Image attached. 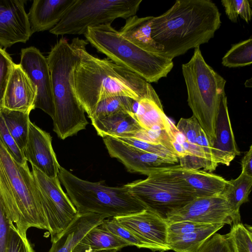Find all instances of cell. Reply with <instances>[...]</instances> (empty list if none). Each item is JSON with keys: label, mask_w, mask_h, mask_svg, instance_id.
<instances>
[{"label": "cell", "mask_w": 252, "mask_h": 252, "mask_svg": "<svg viewBox=\"0 0 252 252\" xmlns=\"http://www.w3.org/2000/svg\"><path fill=\"white\" fill-rule=\"evenodd\" d=\"M221 22L218 7L210 0H178L163 14L153 17L151 35L163 48L161 56L173 60L207 43Z\"/></svg>", "instance_id": "1"}, {"label": "cell", "mask_w": 252, "mask_h": 252, "mask_svg": "<svg viewBox=\"0 0 252 252\" xmlns=\"http://www.w3.org/2000/svg\"><path fill=\"white\" fill-rule=\"evenodd\" d=\"M84 40L80 60L74 73L77 99L89 117L100 101L114 96L133 100L149 98L161 103L151 84L126 68L108 58L100 59L86 50Z\"/></svg>", "instance_id": "2"}, {"label": "cell", "mask_w": 252, "mask_h": 252, "mask_svg": "<svg viewBox=\"0 0 252 252\" xmlns=\"http://www.w3.org/2000/svg\"><path fill=\"white\" fill-rule=\"evenodd\" d=\"M84 40L74 38L69 43L61 38L47 58L55 107L53 130L62 140L85 129L88 122L75 91L74 73L80 60Z\"/></svg>", "instance_id": "3"}, {"label": "cell", "mask_w": 252, "mask_h": 252, "mask_svg": "<svg viewBox=\"0 0 252 252\" xmlns=\"http://www.w3.org/2000/svg\"><path fill=\"white\" fill-rule=\"evenodd\" d=\"M0 197L11 220L27 237L30 227L48 231L36 185L28 163L21 164L0 140Z\"/></svg>", "instance_id": "4"}, {"label": "cell", "mask_w": 252, "mask_h": 252, "mask_svg": "<svg viewBox=\"0 0 252 252\" xmlns=\"http://www.w3.org/2000/svg\"><path fill=\"white\" fill-rule=\"evenodd\" d=\"M58 177L78 215L96 214L105 219L126 216L147 209L126 185L109 187L101 182L81 179L61 166Z\"/></svg>", "instance_id": "5"}, {"label": "cell", "mask_w": 252, "mask_h": 252, "mask_svg": "<svg viewBox=\"0 0 252 252\" xmlns=\"http://www.w3.org/2000/svg\"><path fill=\"white\" fill-rule=\"evenodd\" d=\"M98 51L149 83H157L172 69L173 61L147 52L123 36L111 24L90 27L84 34Z\"/></svg>", "instance_id": "6"}, {"label": "cell", "mask_w": 252, "mask_h": 252, "mask_svg": "<svg viewBox=\"0 0 252 252\" xmlns=\"http://www.w3.org/2000/svg\"><path fill=\"white\" fill-rule=\"evenodd\" d=\"M182 69L187 89L188 104L212 146L226 80L206 63L200 47L194 48L191 58L182 64Z\"/></svg>", "instance_id": "7"}, {"label": "cell", "mask_w": 252, "mask_h": 252, "mask_svg": "<svg viewBox=\"0 0 252 252\" xmlns=\"http://www.w3.org/2000/svg\"><path fill=\"white\" fill-rule=\"evenodd\" d=\"M170 166L157 168L145 179L126 184L147 209L165 220L196 197L194 190Z\"/></svg>", "instance_id": "8"}, {"label": "cell", "mask_w": 252, "mask_h": 252, "mask_svg": "<svg viewBox=\"0 0 252 252\" xmlns=\"http://www.w3.org/2000/svg\"><path fill=\"white\" fill-rule=\"evenodd\" d=\"M142 0H75L49 32L55 35L84 34L90 27L136 15Z\"/></svg>", "instance_id": "9"}, {"label": "cell", "mask_w": 252, "mask_h": 252, "mask_svg": "<svg viewBox=\"0 0 252 252\" xmlns=\"http://www.w3.org/2000/svg\"><path fill=\"white\" fill-rule=\"evenodd\" d=\"M32 173L52 242L57 240L77 216L58 178L47 177L34 166Z\"/></svg>", "instance_id": "10"}, {"label": "cell", "mask_w": 252, "mask_h": 252, "mask_svg": "<svg viewBox=\"0 0 252 252\" xmlns=\"http://www.w3.org/2000/svg\"><path fill=\"white\" fill-rule=\"evenodd\" d=\"M189 220L204 224H233L240 222L241 217L232 210L221 195L196 197L183 207L169 214L167 223Z\"/></svg>", "instance_id": "11"}, {"label": "cell", "mask_w": 252, "mask_h": 252, "mask_svg": "<svg viewBox=\"0 0 252 252\" xmlns=\"http://www.w3.org/2000/svg\"><path fill=\"white\" fill-rule=\"evenodd\" d=\"M176 126L186 139L185 150L187 157L179 159V165L188 169L215 170L218 164L214 159L211 145L195 117L182 118Z\"/></svg>", "instance_id": "12"}, {"label": "cell", "mask_w": 252, "mask_h": 252, "mask_svg": "<svg viewBox=\"0 0 252 252\" xmlns=\"http://www.w3.org/2000/svg\"><path fill=\"white\" fill-rule=\"evenodd\" d=\"M19 64L37 89L34 109H41L53 119L55 107L47 58L37 48L31 46L21 50Z\"/></svg>", "instance_id": "13"}, {"label": "cell", "mask_w": 252, "mask_h": 252, "mask_svg": "<svg viewBox=\"0 0 252 252\" xmlns=\"http://www.w3.org/2000/svg\"><path fill=\"white\" fill-rule=\"evenodd\" d=\"M102 138L110 157L122 162L128 172L148 176L157 168L176 165L173 160L146 152L116 138Z\"/></svg>", "instance_id": "14"}, {"label": "cell", "mask_w": 252, "mask_h": 252, "mask_svg": "<svg viewBox=\"0 0 252 252\" xmlns=\"http://www.w3.org/2000/svg\"><path fill=\"white\" fill-rule=\"evenodd\" d=\"M115 218L121 225L151 246L155 251L170 250L167 244V223L154 212L145 209Z\"/></svg>", "instance_id": "15"}, {"label": "cell", "mask_w": 252, "mask_h": 252, "mask_svg": "<svg viewBox=\"0 0 252 252\" xmlns=\"http://www.w3.org/2000/svg\"><path fill=\"white\" fill-rule=\"evenodd\" d=\"M23 0H0V45L26 43L32 34Z\"/></svg>", "instance_id": "16"}, {"label": "cell", "mask_w": 252, "mask_h": 252, "mask_svg": "<svg viewBox=\"0 0 252 252\" xmlns=\"http://www.w3.org/2000/svg\"><path fill=\"white\" fill-rule=\"evenodd\" d=\"M24 157L32 166H34L47 177H58L60 168L52 145L50 134L31 121L29 123L28 141L23 151Z\"/></svg>", "instance_id": "17"}, {"label": "cell", "mask_w": 252, "mask_h": 252, "mask_svg": "<svg viewBox=\"0 0 252 252\" xmlns=\"http://www.w3.org/2000/svg\"><path fill=\"white\" fill-rule=\"evenodd\" d=\"M212 151L216 162L229 166L240 154L233 134L229 118L227 97L224 93L221 97L215 126V138Z\"/></svg>", "instance_id": "18"}, {"label": "cell", "mask_w": 252, "mask_h": 252, "mask_svg": "<svg viewBox=\"0 0 252 252\" xmlns=\"http://www.w3.org/2000/svg\"><path fill=\"white\" fill-rule=\"evenodd\" d=\"M37 89L20 64H15L5 90L2 107L31 112L34 109Z\"/></svg>", "instance_id": "19"}, {"label": "cell", "mask_w": 252, "mask_h": 252, "mask_svg": "<svg viewBox=\"0 0 252 252\" xmlns=\"http://www.w3.org/2000/svg\"><path fill=\"white\" fill-rule=\"evenodd\" d=\"M75 1V0H34L27 14L32 34L53 28Z\"/></svg>", "instance_id": "20"}, {"label": "cell", "mask_w": 252, "mask_h": 252, "mask_svg": "<svg viewBox=\"0 0 252 252\" xmlns=\"http://www.w3.org/2000/svg\"><path fill=\"white\" fill-rule=\"evenodd\" d=\"M170 167L194 190L196 197L220 195L227 183L223 177L203 170L185 168L179 165Z\"/></svg>", "instance_id": "21"}, {"label": "cell", "mask_w": 252, "mask_h": 252, "mask_svg": "<svg viewBox=\"0 0 252 252\" xmlns=\"http://www.w3.org/2000/svg\"><path fill=\"white\" fill-rule=\"evenodd\" d=\"M104 220L96 214L77 215L60 237L52 242L49 252H71L91 229Z\"/></svg>", "instance_id": "22"}, {"label": "cell", "mask_w": 252, "mask_h": 252, "mask_svg": "<svg viewBox=\"0 0 252 252\" xmlns=\"http://www.w3.org/2000/svg\"><path fill=\"white\" fill-rule=\"evenodd\" d=\"M153 17L131 16L126 19L125 24L119 32L125 38L142 49L161 56L163 48L155 42L151 35Z\"/></svg>", "instance_id": "23"}, {"label": "cell", "mask_w": 252, "mask_h": 252, "mask_svg": "<svg viewBox=\"0 0 252 252\" xmlns=\"http://www.w3.org/2000/svg\"><path fill=\"white\" fill-rule=\"evenodd\" d=\"M97 134L103 137H127L139 130L133 113H121L91 120Z\"/></svg>", "instance_id": "24"}, {"label": "cell", "mask_w": 252, "mask_h": 252, "mask_svg": "<svg viewBox=\"0 0 252 252\" xmlns=\"http://www.w3.org/2000/svg\"><path fill=\"white\" fill-rule=\"evenodd\" d=\"M133 117L139 125L148 130H166L170 120L166 117L161 103H158L149 98L133 101Z\"/></svg>", "instance_id": "25"}, {"label": "cell", "mask_w": 252, "mask_h": 252, "mask_svg": "<svg viewBox=\"0 0 252 252\" xmlns=\"http://www.w3.org/2000/svg\"><path fill=\"white\" fill-rule=\"evenodd\" d=\"M225 224H213L204 229L181 235H167L169 250L175 252H196L203 244Z\"/></svg>", "instance_id": "26"}, {"label": "cell", "mask_w": 252, "mask_h": 252, "mask_svg": "<svg viewBox=\"0 0 252 252\" xmlns=\"http://www.w3.org/2000/svg\"><path fill=\"white\" fill-rule=\"evenodd\" d=\"M79 243L89 247L92 252L104 250L117 252L129 244L106 228L102 223L91 229Z\"/></svg>", "instance_id": "27"}, {"label": "cell", "mask_w": 252, "mask_h": 252, "mask_svg": "<svg viewBox=\"0 0 252 252\" xmlns=\"http://www.w3.org/2000/svg\"><path fill=\"white\" fill-rule=\"evenodd\" d=\"M5 125L19 148L23 152L28 141L30 112L0 108Z\"/></svg>", "instance_id": "28"}, {"label": "cell", "mask_w": 252, "mask_h": 252, "mask_svg": "<svg viewBox=\"0 0 252 252\" xmlns=\"http://www.w3.org/2000/svg\"><path fill=\"white\" fill-rule=\"evenodd\" d=\"M252 186V177L241 173L235 179L227 181L221 195L238 216H240L241 206L249 201Z\"/></svg>", "instance_id": "29"}, {"label": "cell", "mask_w": 252, "mask_h": 252, "mask_svg": "<svg viewBox=\"0 0 252 252\" xmlns=\"http://www.w3.org/2000/svg\"><path fill=\"white\" fill-rule=\"evenodd\" d=\"M133 101L129 97L121 95L105 98L98 103L89 118L92 120L118 113H132Z\"/></svg>", "instance_id": "30"}, {"label": "cell", "mask_w": 252, "mask_h": 252, "mask_svg": "<svg viewBox=\"0 0 252 252\" xmlns=\"http://www.w3.org/2000/svg\"><path fill=\"white\" fill-rule=\"evenodd\" d=\"M252 63V39L232 46L222 59V64L228 67H242Z\"/></svg>", "instance_id": "31"}, {"label": "cell", "mask_w": 252, "mask_h": 252, "mask_svg": "<svg viewBox=\"0 0 252 252\" xmlns=\"http://www.w3.org/2000/svg\"><path fill=\"white\" fill-rule=\"evenodd\" d=\"M102 224L108 230L120 238L127 242L129 246L138 248H145L155 251L154 248L144 242L132 231L121 225L115 218H109L104 220Z\"/></svg>", "instance_id": "32"}, {"label": "cell", "mask_w": 252, "mask_h": 252, "mask_svg": "<svg viewBox=\"0 0 252 252\" xmlns=\"http://www.w3.org/2000/svg\"><path fill=\"white\" fill-rule=\"evenodd\" d=\"M228 234L235 252H252V227L241 222L232 225Z\"/></svg>", "instance_id": "33"}, {"label": "cell", "mask_w": 252, "mask_h": 252, "mask_svg": "<svg viewBox=\"0 0 252 252\" xmlns=\"http://www.w3.org/2000/svg\"><path fill=\"white\" fill-rule=\"evenodd\" d=\"M136 148L158 156L162 158L173 160L176 163L179 161L177 156L165 147L152 144L132 137H115Z\"/></svg>", "instance_id": "34"}, {"label": "cell", "mask_w": 252, "mask_h": 252, "mask_svg": "<svg viewBox=\"0 0 252 252\" xmlns=\"http://www.w3.org/2000/svg\"><path fill=\"white\" fill-rule=\"evenodd\" d=\"M127 137L134 138L146 142L162 145L176 155L170 138L165 130H148L141 127Z\"/></svg>", "instance_id": "35"}, {"label": "cell", "mask_w": 252, "mask_h": 252, "mask_svg": "<svg viewBox=\"0 0 252 252\" xmlns=\"http://www.w3.org/2000/svg\"><path fill=\"white\" fill-rule=\"evenodd\" d=\"M228 18L236 22L239 15L247 23L251 19L252 10L247 0H223L221 1Z\"/></svg>", "instance_id": "36"}, {"label": "cell", "mask_w": 252, "mask_h": 252, "mask_svg": "<svg viewBox=\"0 0 252 252\" xmlns=\"http://www.w3.org/2000/svg\"><path fill=\"white\" fill-rule=\"evenodd\" d=\"M0 140L9 155L18 163H27L23 152L20 150L10 133L0 111Z\"/></svg>", "instance_id": "37"}, {"label": "cell", "mask_w": 252, "mask_h": 252, "mask_svg": "<svg viewBox=\"0 0 252 252\" xmlns=\"http://www.w3.org/2000/svg\"><path fill=\"white\" fill-rule=\"evenodd\" d=\"M196 252H235L228 233H214Z\"/></svg>", "instance_id": "38"}, {"label": "cell", "mask_w": 252, "mask_h": 252, "mask_svg": "<svg viewBox=\"0 0 252 252\" xmlns=\"http://www.w3.org/2000/svg\"><path fill=\"white\" fill-rule=\"evenodd\" d=\"M15 64L9 54L0 46V108L2 107L6 87Z\"/></svg>", "instance_id": "39"}, {"label": "cell", "mask_w": 252, "mask_h": 252, "mask_svg": "<svg viewBox=\"0 0 252 252\" xmlns=\"http://www.w3.org/2000/svg\"><path fill=\"white\" fill-rule=\"evenodd\" d=\"M6 252H34L27 237L21 234L13 223L10 226Z\"/></svg>", "instance_id": "40"}, {"label": "cell", "mask_w": 252, "mask_h": 252, "mask_svg": "<svg viewBox=\"0 0 252 252\" xmlns=\"http://www.w3.org/2000/svg\"><path fill=\"white\" fill-rule=\"evenodd\" d=\"M213 224H204L189 220L167 223V235H181L198 231Z\"/></svg>", "instance_id": "41"}, {"label": "cell", "mask_w": 252, "mask_h": 252, "mask_svg": "<svg viewBox=\"0 0 252 252\" xmlns=\"http://www.w3.org/2000/svg\"><path fill=\"white\" fill-rule=\"evenodd\" d=\"M12 223L0 197V252H6Z\"/></svg>", "instance_id": "42"}, {"label": "cell", "mask_w": 252, "mask_h": 252, "mask_svg": "<svg viewBox=\"0 0 252 252\" xmlns=\"http://www.w3.org/2000/svg\"><path fill=\"white\" fill-rule=\"evenodd\" d=\"M242 172L248 176L252 177V145L245 156L241 161Z\"/></svg>", "instance_id": "43"}, {"label": "cell", "mask_w": 252, "mask_h": 252, "mask_svg": "<svg viewBox=\"0 0 252 252\" xmlns=\"http://www.w3.org/2000/svg\"><path fill=\"white\" fill-rule=\"evenodd\" d=\"M72 252H92L91 249L88 246L79 243L72 250Z\"/></svg>", "instance_id": "44"}, {"label": "cell", "mask_w": 252, "mask_h": 252, "mask_svg": "<svg viewBox=\"0 0 252 252\" xmlns=\"http://www.w3.org/2000/svg\"><path fill=\"white\" fill-rule=\"evenodd\" d=\"M117 252L116 251H113V250H104V251H101L99 252Z\"/></svg>", "instance_id": "45"}, {"label": "cell", "mask_w": 252, "mask_h": 252, "mask_svg": "<svg viewBox=\"0 0 252 252\" xmlns=\"http://www.w3.org/2000/svg\"><path fill=\"white\" fill-rule=\"evenodd\" d=\"M71 252H72V251Z\"/></svg>", "instance_id": "46"}]
</instances>
